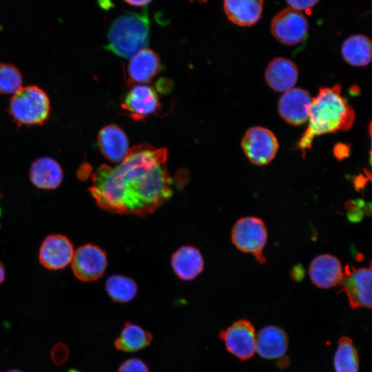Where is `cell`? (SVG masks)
I'll return each mask as SVG.
<instances>
[{
	"label": "cell",
	"instance_id": "obj_10",
	"mask_svg": "<svg viewBox=\"0 0 372 372\" xmlns=\"http://www.w3.org/2000/svg\"><path fill=\"white\" fill-rule=\"evenodd\" d=\"M221 340L229 352L242 360L251 358L256 352L254 327L247 320H240L221 331Z\"/></svg>",
	"mask_w": 372,
	"mask_h": 372
},
{
	"label": "cell",
	"instance_id": "obj_8",
	"mask_svg": "<svg viewBox=\"0 0 372 372\" xmlns=\"http://www.w3.org/2000/svg\"><path fill=\"white\" fill-rule=\"evenodd\" d=\"M74 275L83 282L99 279L107 266L105 252L93 244L79 247L74 253L71 261Z\"/></svg>",
	"mask_w": 372,
	"mask_h": 372
},
{
	"label": "cell",
	"instance_id": "obj_27",
	"mask_svg": "<svg viewBox=\"0 0 372 372\" xmlns=\"http://www.w3.org/2000/svg\"><path fill=\"white\" fill-rule=\"evenodd\" d=\"M118 372H149V370L142 360L137 358H131L120 366Z\"/></svg>",
	"mask_w": 372,
	"mask_h": 372
},
{
	"label": "cell",
	"instance_id": "obj_16",
	"mask_svg": "<svg viewBox=\"0 0 372 372\" xmlns=\"http://www.w3.org/2000/svg\"><path fill=\"white\" fill-rule=\"evenodd\" d=\"M98 143L103 155L110 162L121 163L129 151L128 139L118 126L104 127L98 136Z\"/></svg>",
	"mask_w": 372,
	"mask_h": 372
},
{
	"label": "cell",
	"instance_id": "obj_31",
	"mask_svg": "<svg viewBox=\"0 0 372 372\" xmlns=\"http://www.w3.org/2000/svg\"><path fill=\"white\" fill-rule=\"evenodd\" d=\"M6 271L3 265L0 262V285L3 282L5 278Z\"/></svg>",
	"mask_w": 372,
	"mask_h": 372
},
{
	"label": "cell",
	"instance_id": "obj_24",
	"mask_svg": "<svg viewBox=\"0 0 372 372\" xmlns=\"http://www.w3.org/2000/svg\"><path fill=\"white\" fill-rule=\"evenodd\" d=\"M333 363L335 372H358V354L349 337L340 338Z\"/></svg>",
	"mask_w": 372,
	"mask_h": 372
},
{
	"label": "cell",
	"instance_id": "obj_6",
	"mask_svg": "<svg viewBox=\"0 0 372 372\" xmlns=\"http://www.w3.org/2000/svg\"><path fill=\"white\" fill-rule=\"evenodd\" d=\"M241 146L251 163L265 165L269 163L276 156L278 142L270 130L255 126L247 130L242 138Z\"/></svg>",
	"mask_w": 372,
	"mask_h": 372
},
{
	"label": "cell",
	"instance_id": "obj_13",
	"mask_svg": "<svg viewBox=\"0 0 372 372\" xmlns=\"http://www.w3.org/2000/svg\"><path fill=\"white\" fill-rule=\"evenodd\" d=\"M343 274L340 260L329 254L317 256L309 267L311 282L321 289H330L340 285Z\"/></svg>",
	"mask_w": 372,
	"mask_h": 372
},
{
	"label": "cell",
	"instance_id": "obj_20",
	"mask_svg": "<svg viewBox=\"0 0 372 372\" xmlns=\"http://www.w3.org/2000/svg\"><path fill=\"white\" fill-rule=\"evenodd\" d=\"M63 176V173L60 165L50 157L39 158L30 167V180L39 189H56L61 185Z\"/></svg>",
	"mask_w": 372,
	"mask_h": 372
},
{
	"label": "cell",
	"instance_id": "obj_26",
	"mask_svg": "<svg viewBox=\"0 0 372 372\" xmlns=\"http://www.w3.org/2000/svg\"><path fill=\"white\" fill-rule=\"evenodd\" d=\"M22 76L14 65L0 63V94H14L22 86Z\"/></svg>",
	"mask_w": 372,
	"mask_h": 372
},
{
	"label": "cell",
	"instance_id": "obj_35",
	"mask_svg": "<svg viewBox=\"0 0 372 372\" xmlns=\"http://www.w3.org/2000/svg\"><path fill=\"white\" fill-rule=\"evenodd\" d=\"M0 216H1V209H0Z\"/></svg>",
	"mask_w": 372,
	"mask_h": 372
},
{
	"label": "cell",
	"instance_id": "obj_19",
	"mask_svg": "<svg viewBox=\"0 0 372 372\" xmlns=\"http://www.w3.org/2000/svg\"><path fill=\"white\" fill-rule=\"evenodd\" d=\"M286 333L275 326H267L256 335V351L263 358L276 359L284 355L287 350Z\"/></svg>",
	"mask_w": 372,
	"mask_h": 372
},
{
	"label": "cell",
	"instance_id": "obj_12",
	"mask_svg": "<svg viewBox=\"0 0 372 372\" xmlns=\"http://www.w3.org/2000/svg\"><path fill=\"white\" fill-rule=\"evenodd\" d=\"M312 98L302 88L293 87L282 95L278 101V112L288 123L300 125L307 122Z\"/></svg>",
	"mask_w": 372,
	"mask_h": 372
},
{
	"label": "cell",
	"instance_id": "obj_3",
	"mask_svg": "<svg viewBox=\"0 0 372 372\" xmlns=\"http://www.w3.org/2000/svg\"><path fill=\"white\" fill-rule=\"evenodd\" d=\"M149 31L147 10L124 13L111 23L105 48L120 57L131 58L148 45Z\"/></svg>",
	"mask_w": 372,
	"mask_h": 372
},
{
	"label": "cell",
	"instance_id": "obj_29",
	"mask_svg": "<svg viewBox=\"0 0 372 372\" xmlns=\"http://www.w3.org/2000/svg\"><path fill=\"white\" fill-rule=\"evenodd\" d=\"M291 8L300 10H307L316 5L319 0H286Z\"/></svg>",
	"mask_w": 372,
	"mask_h": 372
},
{
	"label": "cell",
	"instance_id": "obj_15",
	"mask_svg": "<svg viewBox=\"0 0 372 372\" xmlns=\"http://www.w3.org/2000/svg\"><path fill=\"white\" fill-rule=\"evenodd\" d=\"M267 85L274 91L285 92L294 87L298 78L296 65L284 57L273 59L265 72Z\"/></svg>",
	"mask_w": 372,
	"mask_h": 372
},
{
	"label": "cell",
	"instance_id": "obj_1",
	"mask_svg": "<svg viewBox=\"0 0 372 372\" xmlns=\"http://www.w3.org/2000/svg\"><path fill=\"white\" fill-rule=\"evenodd\" d=\"M165 148L136 146L115 167L102 165L89 191L97 205L118 214L145 216L173 195Z\"/></svg>",
	"mask_w": 372,
	"mask_h": 372
},
{
	"label": "cell",
	"instance_id": "obj_11",
	"mask_svg": "<svg viewBox=\"0 0 372 372\" xmlns=\"http://www.w3.org/2000/svg\"><path fill=\"white\" fill-rule=\"evenodd\" d=\"M74 251L70 240L65 236L52 234L43 241L39 254L41 265L51 270L67 267L73 258Z\"/></svg>",
	"mask_w": 372,
	"mask_h": 372
},
{
	"label": "cell",
	"instance_id": "obj_33",
	"mask_svg": "<svg viewBox=\"0 0 372 372\" xmlns=\"http://www.w3.org/2000/svg\"><path fill=\"white\" fill-rule=\"evenodd\" d=\"M7 372H22V371H21L19 370H17V369H12V370H10V371H7Z\"/></svg>",
	"mask_w": 372,
	"mask_h": 372
},
{
	"label": "cell",
	"instance_id": "obj_7",
	"mask_svg": "<svg viewBox=\"0 0 372 372\" xmlns=\"http://www.w3.org/2000/svg\"><path fill=\"white\" fill-rule=\"evenodd\" d=\"M340 283L352 309L371 308V267L355 268L347 265Z\"/></svg>",
	"mask_w": 372,
	"mask_h": 372
},
{
	"label": "cell",
	"instance_id": "obj_32",
	"mask_svg": "<svg viewBox=\"0 0 372 372\" xmlns=\"http://www.w3.org/2000/svg\"><path fill=\"white\" fill-rule=\"evenodd\" d=\"M191 3H192L193 1H196L197 2H198L199 3H206L209 0H189Z\"/></svg>",
	"mask_w": 372,
	"mask_h": 372
},
{
	"label": "cell",
	"instance_id": "obj_18",
	"mask_svg": "<svg viewBox=\"0 0 372 372\" xmlns=\"http://www.w3.org/2000/svg\"><path fill=\"white\" fill-rule=\"evenodd\" d=\"M171 265L179 278L192 280L203 271L204 260L198 249L187 245L181 247L172 255Z\"/></svg>",
	"mask_w": 372,
	"mask_h": 372
},
{
	"label": "cell",
	"instance_id": "obj_30",
	"mask_svg": "<svg viewBox=\"0 0 372 372\" xmlns=\"http://www.w3.org/2000/svg\"><path fill=\"white\" fill-rule=\"evenodd\" d=\"M125 3L136 7L145 6L149 3L152 0H123Z\"/></svg>",
	"mask_w": 372,
	"mask_h": 372
},
{
	"label": "cell",
	"instance_id": "obj_14",
	"mask_svg": "<svg viewBox=\"0 0 372 372\" xmlns=\"http://www.w3.org/2000/svg\"><path fill=\"white\" fill-rule=\"evenodd\" d=\"M158 105V96L153 87L137 85L126 94L122 107L131 118L141 120L154 113Z\"/></svg>",
	"mask_w": 372,
	"mask_h": 372
},
{
	"label": "cell",
	"instance_id": "obj_4",
	"mask_svg": "<svg viewBox=\"0 0 372 372\" xmlns=\"http://www.w3.org/2000/svg\"><path fill=\"white\" fill-rule=\"evenodd\" d=\"M50 110L46 93L36 85L21 87L10 99L9 112L19 125H41Z\"/></svg>",
	"mask_w": 372,
	"mask_h": 372
},
{
	"label": "cell",
	"instance_id": "obj_9",
	"mask_svg": "<svg viewBox=\"0 0 372 372\" xmlns=\"http://www.w3.org/2000/svg\"><path fill=\"white\" fill-rule=\"evenodd\" d=\"M271 30L278 41L285 45H293L306 38L308 22L300 11L285 8L273 18Z\"/></svg>",
	"mask_w": 372,
	"mask_h": 372
},
{
	"label": "cell",
	"instance_id": "obj_5",
	"mask_svg": "<svg viewBox=\"0 0 372 372\" xmlns=\"http://www.w3.org/2000/svg\"><path fill=\"white\" fill-rule=\"evenodd\" d=\"M231 238L238 250L251 254L260 264L266 262L263 250L267 241V231L262 219L256 216L238 219L231 230Z\"/></svg>",
	"mask_w": 372,
	"mask_h": 372
},
{
	"label": "cell",
	"instance_id": "obj_28",
	"mask_svg": "<svg viewBox=\"0 0 372 372\" xmlns=\"http://www.w3.org/2000/svg\"><path fill=\"white\" fill-rule=\"evenodd\" d=\"M52 360L57 365L63 364L68 358L69 351L63 344H57L52 350Z\"/></svg>",
	"mask_w": 372,
	"mask_h": 372
},
{
	"label": "cell",
	"instance_id": "obj_21",
	"mask_svg": "<svg viewBox=\"0 0 372 372\" xmlns=\"http://www.w3.org/2000/svg\"><path fill=\"white\" fill-rule=\"evenodd\" d=\"M225 12L233 23L251 26L260 18L263 0H224Z\"/></svg>",
	"mask_w": 372,
	"mask_h": 372
},
{
	"label": "cell",
	"instance_id": "obj_2",
	"mask_svg": "<svg viewBox=\"0 0 372 372\" xmlns=\"http://www.w3.org/2000/svg\"><path fill=\"white\" fill-rule=\"evenodd\" d=\"M355 118V111L342 95L340 85L320 87L318 94L312 98L309 107L308 125L296 148L301 150L304 157L306 151L311 149L316 137L349 130Z\"/></svg>",
	"mask_w": 372,
	"mask_h": 372
},
{
	"label": "cell",
	"instance_id": "obj_25",
	"mask_svg": "<svg viewBox=\"0 0 372 372\" xmlns=\"http://www.w3.org/2000/svg\"><path fill=\"white\" fill-rule=\"evenodd\" d=\"M105 289L108 296L118 302H127L133 300L137 293V285L132 278L112 275L105 282Z\"/></svg>",
	"mask_w": 372,
	"mask_h": 372
},
{
	"label": "cell",
	"instance_id": "obj_22",
	"mask_svg": "<svg viewBox=\"0 0 372 372\" xmlns=\"http://www.w3.org/2000/svg\"><path fill=\"white\" fill-rule=\"evenodd\" d=\"M341 53L344 61L349 65L356 67L366 66L371 61V41L362 34L352 35L343 42Z\"/></svg>",
	"mask_w": 372,
	"mask_h": 372
},
{
	"label": "cell",
	"instance_id": "obj_17",
	"mask_svg": "<svg viewBox=\"0 0 372 372\" xmlns=\"http://www.w3.org/2000/svg\"><path fill=\"white\" fill-rule=\"evenodd\" d=\"M161 61L153 50L144 48L130 58L127 67L130 83H146L161 70Z\"/></svg>",
	"mask_w": 372,
	"mask_h": 372
},
{
	"label": "cell",
	"instance_id": "obj_23",
	"mask_svg": "<svg viewBox=\"0 0 372 372\" xmlns=\"http://www.w3.org/2000/svg\"><path fill=\"white\" fill-rule=\"evenodd\" d=\"M152 340V335L141 327L126 322L119 337L115 340L114 346L125 352L141 350L148 346Z\"/></svg>",
	"mask_w": 372,
	"mask_h": 372
},
{
	"label": "cell",
	"instance_id": "obj_34",
	"mask_svg": "<svg viewBox=\"0 0 372 372\" xmlns=\"http://www.w3.org/2000/svg\"><path fill=\"white\" fill-rule=\"evenodd\" d=\"M68 372H79V371L74 369H72V370L68 371Z\"/></svg>",
	"mask_w": 372,
	"mask_h": 372
}]
</instances>
